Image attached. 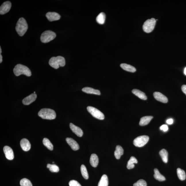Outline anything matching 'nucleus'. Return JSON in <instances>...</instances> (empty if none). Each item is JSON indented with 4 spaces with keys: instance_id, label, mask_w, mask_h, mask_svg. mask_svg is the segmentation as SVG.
<instances>
[{
    "instance_id": "obj_41",
    "label": "nucleus",
    "mask_w": 186,
    "mask_h": 186,
    "mask_svg": "<svg viewBox=\"0 0 186 186\" xmlns=\"http://www.w3.org/2000/svg\"><path fill=\"white\" fill-rule=\"evenodd\" d=\"M54 163V162H53V164Z\"/></svg>"
},
{
    "instance_id": "obj_16",
    "label": "nucleus",
    "mask_w": 186,
    "mask_h": 186,
    "mask_svg": "<svg viewBox=\"0 0 186 186\" xmlns=\"http://www.w3.org/2000/svg\"><path fill=\"white\" fill-rule=\"evenodd\" d=\"M70 127L71 130L74 133L79 137H82L83 135V130L79 127L76 126L72 123L70 124Z\"/></svg>"
},
{
    "instance_id": "obj_38",
    "label": "nucleus",
    "mask_w": 186,
    "mask_h": 186,
    "mask_svg": "<svg viewBox=\"0 0 186 186\" xmlns=\"http://www.w3.org/2000/svg\"><path fill=\"white\" fill-rule=\"evenodd\" d=\"M3 62V57L1 54H0V63H1Z\"/></svg>"
},
{
    "instance_id": "obj_8",
    "label": "nucleus",
    "mask_w": 186,
    "mask_h": 186,
    "mask_svg": "<svg viewBox=\"0 0 186 186\" xmlns=\"http://www.w3.org/2000/svg\"><path fill=\"white\" fill-rule=\"evenodd\" d=\"M87 109L94 117L100 120L105 119V116L103 113L95 108L88 106L87 108Z\"/></svg>"
},
{
    "instance_id": "obj_24",
    "label": "nucleus",
    "mask_w": 186,
    "mask_h": 186,
    "mask_svg": "<svg viewBox=\"0 0 186 186\" xmlns=\"http://www.w3.org/2000/svg\"><path fill=\"white\" fill-rule=\"evenodd\" d=\"M154 171V177L156 180L159 181H163L166 180V178L163 175L161 174L157 168H155Z\"/></svg>"
},
{
    "instance_id": "obj_13",
    "label": "nucleus",
    "mask_w": 186,
    "mask_h": 186,
    "mask_svg": "<svg viewBox=\"0 0 186 186\" xmlns=\"http://www.w3.org/2000/svg\"><path fill=\"white\" fill-rule=\"evenodd\" d=\"M154 98L158 101L163 103H166L168 102L167 98L164 95L159 92H156L154 93Z\"/></svg>"
},
{
    "instance_id": "obj_33",
    "label": "nucleus",
    "mask_w": 186,
    "mask_h": 186,
    "mask_svg": "<svg viewBox=\"0 0 186 186\" xmlns=\"http://www.w3.org/2000/svg\"><path fill=\"white\" fill-rule=\"evenodd\" d=\"M133 186H147V183L145 180L141 179L134 184Z\"/></svg>"
},
{
    "instance_id": "obj_15",
    "label": "nucleus",
    "mask_w": 186,
    "mask_h": 186,
    "mask_svg": "<svg viewBox=\"0 0 186 186\" xmlns=\"http://www.w3.org/2000/svg\"><path fill=\"white\" fill-rule=\"evenodd\" d=\"M21 147L24 151H28L31 148V145L30 142L26 139H23L20 141Z\"/></svg>"
},
{
    "instance_id": "obj_26",
    "label": "nucleus",
    "mask_w": 186,
    "mask_h": 186,
    "mask_svg": "<svg viewBox=\"0 0 186 186\" xmlns=\"http://www.w3.org/2000/svg\"><path fill=\"white\" fill-rule=\"evenodd\" d=\"M160 155L161 156L162 161L165 163H167L168 162V152L164 149H162L159 152Z\"/></svg>"
},
{
    "instance_id": "obj_32",
    "label": "nucleus",
    "mask_w": 186,
    "mask_h": 186,
    "mask_svg": "<svg viewBox=\"0 0 186 186\" xmlns=\"http://www.w3.org/2000/svg\"><path fill=\"white\" fill-rule=\"evenodd\" d=\"M20 184L21 186H32L30 181L26 178L22 179L21 180Z\"/></svg>"
},
{
    "instance_id": "obj_18",
    "label": "nucleus",
    "mask_w": 186,
    "mask_h": 186,
    "mask_svg": "<svg viewBox=\"0 0 186 186\" xmlns=\"http://www.w3.org/2000/svg\"><path fill=\"white\" fill-rule=\"evenodd\" d=\"M132 93L142 100H146L147 99V97L145 94L143 92L140 91V90L137 89H133L132 90Z\"/></svg>"
},
{
    "instance_id": "obj_10",
    "label": "nucleus",
    "mask_w": 186,
    "mask_h": 186,
    "mask_svg": "<svg viewBox=\"0 0 186 186\" xmlns=\"http://www.w3.org/2000/svg\"><path fill=\"white\" fill-rule=\"evenodd\" d=\"M3 150L7 159L9 160H12L14 159V156L13 149L11 147L8 146H5L3 147Z\"/></svg>"
},
{
    "instance_id": "obj_42",
    "label": "nucleus",
    "mask_w": 186,
    "mask_h": 186,
    "mask_svg": "<svg viewBox=\"0 0 186 186\" xmlns=\"http://www.w3.org/2000/svg\"><path fill=\"white\" fill-rule=\"evenodd\" d=\"M36 93V92H34V93Z\"/></svg>"
},
{
    "instance_id": "obj_5",
    "label": "nucleus",
    "mask_w": 186,
    "mask_h": 186,
    "mask_svg": "<svg viewBox=\"0 0 186 186\" xmlns=\"http://www.w3.org/2000/svg\"><path fill=\"white\" fill-rule=\"evenodd\" d=\"M56 36V34L53 31L47 30L42 34L41 37V41L43 43H48L54 39Z\"/></svg>"
},
{
    "instance_id": "obj_36",
    "label": "nucleus",
    "mask_w": 186,
    "mask_h": 186,
    "mask_svg": "<svg viewBox=\"0 0 186 186\" xmlns=\"http://www.w3.org/2000/svg\"><path fill=\"white\" fill-rule=\"evenodd\" d=\"M181 89L183 93L186 95V85H183L182 86Z\"/></svg>"
},
{
    "instance_id": "obj_37",
    "label": "nucleus",
    "mask_w": 186,
    "mask_h": 186,
    "mask_svg": "<svg viewBox=\"0 0 186 186\" xmlns=\"http://www.w3.org/2000/svg\"><path fill=\"white\" fill-rule=\"evenodd\" d=\"M166 122L168 124H173V119H170L167 120Z\"/></svg>"
},
{
    "instance_id": "obj_23",
    "label": "nucleus",
    "mask_w": 186,
    "mask_h": 186,
    "mask_svg": "<svg viewBox=\"0 0 186 186\" xmlns=\"http://www.w3.org/2000/svg\"><path fill=\"white\" fill-rule=\"evenodd\" d=\"M138 163L137 159L134 156H131L129 160L128 161L127 168L128 169H131L135 167V164Z\"/></svg>"
},
{
    "instance_id": "obj_34",
    "label": "nucleus",
    "mask_w": 186,
    "mask_h": 186,
    "mask_svg": "<svg viewBox=\"0 0 186 186\" xmlns=\"http://www.w3.org/2000/svg\"><path fill=\"white\" fill-rule=\"evenodd\" d=\"M69 184V186H82L79 182L74 180L70 181Z\"/></svg>"
},
{
    "instance_id": "obj_6",
    "label": "nucleus",
    "mask_w": 186,
    "mask_h": 186,
    "mask_svg": "<svg viewBox=\"0 0 186 186\" xmlns=\"http://www.w3.org/2000/svg\"><path fill=\"white\" fill-rule=\"evenodd\" d=\"M156 22V20L154 18L149 19L146 21L143 26V29L144 32L146 33L152 32L154 28Z\"/></svg>"
},
{
    "instance_id": "obj_4",
    "label": "nucleus",
    "mask_w": 186,
    "mask_h": 186,
    "mask_svg": "<svg viewBox=\"0 0 186 186\" xmlns=\"http://www.w3.org/2000/svg\"><path fill=\"white\" fill-rule=\"evenodd\" d=\"M49 64L53 68L57 69L60 67H64L65 65V59L61 56L52 57L50 59Z\"/></svg>"
},
{
    "instance_id": "obj_20",
    "label": "nucleus",
    "mask_w": 186,
    "mask_h": 186,
    "mask_svg": "<svg viewBox=\"0 0 186 186\" xmlns=\"http://www.w3.org/2000/svg\"><path fill=\"white\" fill-rule=\"evenodd\" d=\"M124 153V150L121 146L117 145L116 147V150L114 151V154L117 159H119Z\"/></svg>"
},
{
    "instance_id": "obj_25",
    "label": "nucleus",
    "mask_w": 186,
    "mask_h": 186,
    "mask_svg": "<svg viewBox=\"0 0 186 186\" xmlns=\"http://www.w3.org/2000/svg\"><path fill=\"white\" fill-rule=\"evenodd\" d=\"M108 179L106 175H102L98 184V186H108Z\"/></svg>"
},
{
    "instance_id": "obj_12",
    "label": "nucleus",
    "mask_w": 186,
    "mask_h": 186,
    "mask_svg": "<svg viewBox=\"0 0 186 186\" xmlns=\"http://www.w3.org/2000/svg\"><path fill=\"white\" fill-rule=\"evenodd\" d=\"M37 95L35 93H32L26 97L22 100V103L24 105H28L35 101L37 98Z\"/></svg>"
},
{
    "instance_id": "obj_19",
    "label": "nucleus",
    "mask_w": 186,
    "mask_h": 186,
    "mask_svg": "<svg viewBox=\"0 0 186 186\" xmlns=\"http://www.w3.org/2000/svg\"><path fill=\"white\" fill-rule=\"evenodd\" d=\"M90 162L92 166L96 167L99 163V159L96 154H93L91 155L90 158Z\"/></svg>"
},
{
    "instance_id": "obj_1",
    "label": "nucleus",
    "mask_w": 186,
    "mask_h": 186,
    "mask_svg": "<svg viewBox=\"0 0 186 186\" xmlns=\"http://www.w3.org/2000/svg\"><path fill=\"white\" fill-rule=\"evenodd\" d=\"M28 29V25L26 21L23 18H20L17 22L16 30L20 36H22L26 32Z\"/></svg>"
},
{
    "instance_id": "obj_14",
    "label": "nucleus",
    "mask_w": 186,
    "mask_h": 186,
    "mask_svg": "<svg viewBox=\"0 0 186 186\" xmlns=\"http://www.w3.org/2000/svg\"><path fill=\"white\" fill-rule=\"evenodd\" d=\"M68 144L70 146L71 148L74 151L78 150L79 149V145L76 141L71 138H67L66 139Z\"/></svg>"
},
{
    "instance_id": "obj_30",
    "label": "nucleus",
    "mask_w": 186,
    "mask_h": 186,
    "mask_svg": "<svg viewBox=\"0 0 186 186\" xmlns=\"http://www.w3.org/2000/svg\"><path fill=\"white\" fill-rule=\"evenodd\" d=\"M47 167L52 172H58L60 171L59 167L55 164H48L47 165Z\"/></svg>"
},
{
    "instance_id": "obj_3",
    "label": "nucleus",
    "mask_w": 186,
    "mask_h": 186,
    "mask_svg": "<svg viewBox=\"0 0 186 186\" xmlns=\"http://www.w3.org/2000/svg\"><path fill=\"white\" fill-rule=\"evenodd\" d=\"M38 116L44 119L53 120L56 118V114L55 111L48 108L41 109L38 113Z\"/></svg>"
},
{
    "instance_id": "obj_40",
    "label": "nucleus",
    "mask_w": 186,
    "mask_h": 186,
    "mask_svg": "<svg viewBox=\"0 0 186 186\" xmlns=\"http://www.w3.org/2000/svg\"><path fill=\"white\" fill-rule=\"evenodd\" d=\"M1 53H2L1 48V47H0V54H1Z\"/></svg>"
},
{
    "instance_id": "obj_17",
    "label": "nucleus",
    "mask_w": 186,
    "mask_h": 186,
    "mask_svg": "<svg viewBox=\"0 0 186 186\" xmlns=\"http://www.w3.org/2000/svg\"><path fill=\"white\" fill-rule=\"evenodd\" d=\"M82 91L84 93L88 94H92L98 95H100L101 94L99 90L94 89L93 88L88 87H86L83 88L82 89Z\"/></svg>"
},
{
    "instance_id": "obj_27",
    "label": "nucleus",
    "mask_w": 186,
    "mask_h": 186,
    "mask_svg": "<svg viewBox=\"0 0 186 186\" xmlns=\"http://www.w3.org/2000/svg\"><path fill=\"white\" fill-rule=\"evenodd\" d=\"M106 18L105 13L102 12L99 14L97 17L96 20L98 23L100 24H103L105 23Z\"/></svg>"
},
{
    "instance_id": "obj_2",
    "label": "nucleus",
    "mask_w": 186,
    "mask_h": 186,
    "mask_svg": "<svg viewBox=\"0 0 186 186\" xmlns=\"http://www.w3.org/2000/svg\"><path fill=\"white\" fill-rule=\"evenodd\" d=\"M13 72L15 76H19L24 74L28 76L32 75V72L28 67L19 64L15 66L13 69Z\"/></svg>"
},
{
    "instance_id": "obj_39",
    "label": "nucleus",
    "mask_w": 186,
    "mask_h": 186,
    "mask_svg": "<svg viewBox=\"0 0 186 186\" xmlns=\"http://www.w3.org/2000/svg\"><path fill=\"white\" fill-rule=\"evenodd\" d=\"M184 74H185L186 76V67L185 68V70H184Z\"/></svg>"
},
{
    "instance_id": "obj_31",
    "label": "nucleus",
    "mask_w": 186,
    "mask_h": 186,
    "mask_svg": "<svg viewBox=\"0 0 186 186\" xmlns=\"http://www.w3.org/2000/svg\"><path fill=\"white\" fill-rule=\"evenodd\" d=\"M81 171L83 178L87 180L89 178V175L86 167L84 165H82L81 166Z\"/></svg>"
},
{
    "instance_id": "obj_28",
    "label": "nucleus",
    "mask_w": 186,
    "mask_h": 186,
    "mask_svg": "<svg viewBox=\"0 0 186 186\" xmlns=\"http://www.w3.org/2000/svg\"><path fill=\"white\" fill-rule=\"evenodd\" d=\"M177 173L180 180L183 181L185 179L186 174L185 171L179 168L177 170Z\"/></svg>"
},
{
    "instance_id": "obj_21",
    "label": "nucleus",
    "mask_w": 186,
    "mask_h": 186,
    "mask_svg": "<svg viewBox=\"0 0 186 186\" xmlns=\"http://www.w3.org/2000/svg\"><path fill=\"white\" fill-rule=\"evenodd\" d=\"M153 118V116H145L142 117L140 119L139 125L140 126H142L148 124Z\"/></svg>"
},
{
    "instance_id": "obj_7",
    "label": "nucleus",
    "mask_w": 186,
    "mask_h": 186,
    "mask_svg": "<svg viewBox=\"0 0 186 186\" xmlns=\"http://www.w3.org/2000/svg\"><path fill=\"white\" fill-rule=\"evenodd\" d=\"M149 139V137L147 135H142L138 137L134 140L133 145L137 147H143L148 142Z\"/></svg>"
},
{
    "instance_id": "obj_22",
    "label": "nucleus",
    "mask_w": 186,
    "mask_h": 186,
    "mask_svg": "<svg viewBox=\"0 0 186 186\" xmlns=\"http://www.w3.org/2000/svg\"><path fill=\"white\" fill-rule=\"evenodd\" d=\"M120 67L124 70L128 72H135L136 71V69L135 67L126 64H121Z\"/></svg>"
},
{
    "instance_id": "obj_11",
    "label": "nucleus",
    "mask_w": 186,
    "mask_h": 186,
    "mask_svg": "<svg viewBox=\"0 0 186 186\" xmlns=\"http://www.w3.org/2000/svg\"><path fill=\"white\" fill-rule=\"evenodd\" d=\"M47 18L50 22L54 21L60 20V16L59 14L55 12H49L46 15Z\"/></svg>"
},
{
    "instance_id": "obj_35",
    "label": "nucleus",
    "mask_w": 186,
    "mask_h": 186,
    "mask_svg": "<svg viewBox=\"0 0 186 186\" xmlns=\"http://www.w3.org/2000/svg\"><path fill=\"white\" fill-rule=\"evenodd\" d=\"M160 129L164 132H166L168 130V127L166 125H163L160 127Z\"/></svg>"
},
{
    "instance_id": "obj_9",
    "label": "nucleus",
    "mask_w": 186,
    "mask_h": 186,
    "mask_svg": "<svg viewBox=\"0 0 186 186\" xmlns=\"http://www.w3.org/2000/svg\"><path fill=\"white\" fill-rule=\"evenodd\" d=\"M11 7V3L9 1H6L3 3L0 7V14L4 15L10 11Z\"/></svg>"
},
{
    "instance_id": "obj_29",
    "label": "nucleus",
    "mask_w": 186,
    "mask_h": 186,
    "mask_svg": "<svg viewBox=\"0 0 186 186\" xmlns=\"http://www.w3.org/2000/svg\"><path fill=\"white\" fill-rule=\"evenodd\" d=\"M43 143L45 147L50 150H53V145L49 140L47 138H45L43 140Z\"/></svg>"
}]
</instances>
